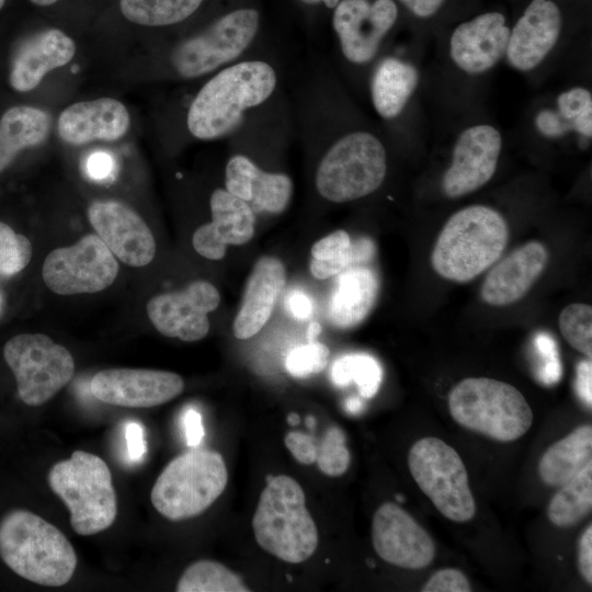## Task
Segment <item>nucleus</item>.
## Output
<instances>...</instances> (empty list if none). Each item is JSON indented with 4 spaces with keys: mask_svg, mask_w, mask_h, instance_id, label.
I'll return each instance as SVG.
<instances>
[{
    "mask_svg": "<svg viewBox=\"0 0 592 592\" xmlns=\"http://www.w3.org/2000/svg\"><path fill=\"white\" fill-rule=\"evenodd\" d=\"M277 83L274 68L263 60H246L225 67L193 99L186 116L197 139H218L234 132L243 114L266 101Z\"/></svg>",
    "mask_w": 592,
    "mask_h": 592,
    "instance_id": "1",
    "label": "nucleus"
},
{
    "mask_svg": "<svg viewBox=\"0 0 592 592\" xmlns=\"http://www.w3.org/2000/svg\"><path fill=\"white\" fill-rule=\"evenodd\" d=\"M0 558L21 578L45 587L68 583L77 567L76 551L64 533L23 509L0 520Z\"/></svg>",
    "mask_w": 592,
    "mask_h": 592,
    "instance_id": "2",
    "label": "nucleus"
},
{
    "mask_svg": "<svg viewBox=\"0 0 592 592\" xmlns=\"http://www.w3.org/2000/svg\"><path fill=\"white\" fill-rule=\"evenodd\" d=\"M509 240L503 216L486 205H471L453 214L442 228L431 254L443 278L466 283L490 267Z\"/></svg>",
    "mask_w": 592,
    "mask_h": 592,
    "instance_id": "3",
    "label": "nucleus"
},
{
    "mask_svg": "<svg viewBox=\"0 0 592 592\" xmlns=\"http://www.w3.org/2000/svg\"><path fill=\"white\" fill-rule=\"evenodd\" d=\"M252 528L262 549L289 563L309 559L319 542L304 490L286 475L269 479L260 494Z\"/></svg>",
    "mask_w": 592,
    "mask_h": 592,
    "instance_id": "4",
    "label": "nucleus"
},
{
    "mask_svg": "<svg viewBox=\"0 0 592 592\" xmlns=\"http://www.w3.org/2000/svg\"><path fill=\"white\" fill-rule=\"evenodd\" d=\"M447 405L457 424L499 442L522 437L534 421L520 390L488 377H467L455 384Z\"/></svg>",
    "mask_w": 592,
    "mask_h": 592,
    "instance_id": "5",
    "label": "nucleus"
},
{
    "mask_svg": "<svg viewBox=\"0 0 592 592\" xmlns=\"http://www.w3.org/2000/svg\"><path fill=\"white\" fill-rule=\"evenodd\" d=\"M48 485L70 512L72 530L83 536L109 528L117 515V498L107 464L98 455L75 451L56 463Z\"/></svg>",
    "mask_w": 592,
    "mask_h": 592,
    "instance_id": "6",
    "label": "nucleus"
},
{
    "mask_svg": "<svg viewBox=\"0 0 592 592\" xmlns=\"http://www.w3.org/2000/svg\"><path fill=\"white\" fill-rule=\"evenodd\" d=\"M228 473L223 456L192 449L174 457L158 476L150 493L153 508L170 521L192 519L224 492Z\"/></svg>",
    "mask_w": 592,
    "mask_h": 592,
    "instance_id": "7",
    "label": "nucleus"
},
{
    "mask_svg": "<svg viewBox=\"0 0 592 592\" xmlns=\"http://www.w3.org/2000/svg\"><path fill=\"white\" fill-rule=\"evenodd\" d=\"M387 171L386 150L368 132L339 138L323 155L316 172L318 193L333 203H345L375 192Z\"/></svg>",
    "mask_w": 592,
    "mask_h": 592,
    "instance_id": "8",
    "label": "nucleus"
},
{
    "mask_svg": "<svg viewBox=\"0 0 592 592\" xmlns=\"http://www.w3.org/2000/svg\"><path fill=\"white\" fill-rule=\"evenodd\" d=\"M410 474L421 491L446 519L464 523L476 514V503L465 464L441 439L418 440L408 455Z\"/></svg>",
    "mask_w": 592,
    "mask_h": 592,
    "instance_id": "9",
    "label": "nucleus"
},
{
    "mask_svg": "<svg viewBox=\"0 0 592 592\" xmlns=\"http://www.w3.org/2000/svg\"><path fill=\"white\" fill-rule=\"evenodd\" d=\"M3 357L14 374L20 399L41 406L52 399L72 378L71 353L42 333H21L7 341Z\"/></svg>",
    "mask_w": 592,
    "mask_h": 592,
    "instance_id": "10",
    "label": "nucleus"
},
{
    "mask_svg": "<svg viewBox=\"0 0 592 592\" xmlns=\"http://www.w3.org/2000/svg\"><path fill=\"white\" fill-rule=\"evenodd\" d=\"M260 15L254 9L229 12L200 34L181 42L171 54L174 70L192 79L237 59L252 43Z\"/></svg>",
    "mask_w": 592,
    "mask_h": 592,
    "instance_id": "11",
    "label": "nucleus"
},
{
    "mask_svg": "<svg viewBox=\"0 0 592 592\" xmlns=\"http://www.w3.org/2000/svg\"><path fill=\"white\" fill-rule=\"evenodd\" d=\"M118 274L115 255L98 235L90 234L69 247L53 250L42 267L46 286L58 295L98 293Z\"/></svg>",
    "mask_w": 592,
    "mask_h": 592,
    "instance_id": "12",
    "label": "nucleus"
},
{
    "mask_svg": "<svg viewBox=\"0 0 592 592\" xmlns=\"http://www.w3.org/2000/svg\"><path fill=\"white\" fill-rule=\"evenodd\" d=\"M220 303L212 283L197 280L184 289L153 296L146 306L152 326L168 338L185 342L203 339L209 331L208 314Z\"/></svg>",
    "mask_w": 592,
    "mask_h": 592,
    "instance_id": "13",
    "label": "nucleus"
},
{
    "mask_svg": "<svg viewBox=\"0 0 592 592\" xmlns=\"http://www.w3.org/2000/svg\"><path fill=\"white\" fill-rule=\"evenodd\" d=\"M372 543L384 561L403 569L426 568L436 554L429 533L394 502H385L375 511Z\"/></svg>",
    "mask_w": 592,
    "mask_h": 592,
    "instance_id": "14",
    "label": "nucleus"
},
{
    "mask_svg": "<svg viewBox=\"0 0 592 592\" xmlns=\"http://www.w3.org/2000/svg\"><path fill=\"white\" fill-rule=\"evenodd\" d=\"M397 15L392 0H341L334 7L332 25L344 57L353 64L372 60Z\"/></svg>",
    "mask_w": 592,
    "mask_h": 592,
    "instance_id": "15",
    "label": "nucleus"
},
{
    "mask_svg": "<svg viewBox=\"0 0 592 592\" xmlns=\"http://www.w3.org/2000/svg\"><path fill=\"white\" fill-rule=\"evenodd\" d=\"M92 395L100 401L128 408L166 403L184 389L179 374L145 368H107L91 379Z\"/></svg>",
    "mask_w": 592,
    "mask_h": 592,
    "instance_id": "16",
    "label": "nucleus"
},
{
    "mask_svg": "<svg viewBox=\"0 0 592 592\" xmlns=\"http://www.w3.org/2000/svg\"><path fill=\"white\" fill-rule=\"evenodd\" d=\"M502 147L500 133L490 125H476L458 137L442 187L452 198L483 186L494 174Z\"/></svg>",
    "mask_w": 592,
    "mask_h": 592,
    "instance_id": "17",
    "label": "nucleus"
},
{
    "mask_svg": "<svg viewBox=\"0 0 592 592\" xmlns=\"http://www.w3.org/2000/svg\"><path fill=\"white\" fill-rule=\"evenodd\" d=\"M88 218L101 240L125 264L141 267L152 261L153 235L129 206L117 201H95L89 206Z\"/></svg>",
    "mask_w": 592,
    "mask_h": 592,
    "instance_id": "18",
    "label": "nucleus"
},
{
    "mask_svg": "<svg viewBox=\"0 0 592 592\" xmlns=\"http://www.w3.org/2000/svg\"><path fill=\"white\" fill-rule=\"evenodd\" d=\"M212 221L200 226L193 234L195 251L208 259L220 260L228 246L247 243L254 235V212L248 203L217 189L210 195Z\"/></svg>",
    "mask_w": 592,
    "mask_h": 592,
    "instance_id": "19",
    "label": "nucleus"
},
{
    "mask_svg": "<svg viewBox=\"0 0 592 592\" xmlns=\"http://www.w3.org/2000/svg\"><path fill=\"white\" fill-rule=\"evenodd\" d=\"M562 26L551 0H533L510 31L506 58L512 67L528 71L538 66L558 41Z\"/></svg>",
    "mask_w": 592,
    "mask_h": 592,
    "instance_id": "20",
    "label": "nucleus"
},
{
    "mask_svg": "<svg viewBox=\"0 0 592 592\" xmlns=\"http://www.w3.org/2000/svg\"><path fill=\"white\" fill-rule=\"evenodd\" d=\"M510 30L499 12H487L459 24L449 41V53L462 70L477 75L492 68L505 54Z\"/></svg>",
    "mask_w": 592,
    "mask_h": 592,
    "instance_id": "21",
    "label": "nucleus"
},
{
    "mask_svg": "<svg viewBox=\"0 0 592 592\" xmlns=\"http://www.w3.org/2000/svg\"><path fill=\"white\" fill-rule=\"evenodd\" d=\"M547 261L548 251L542 242L524 243L489 271L481 285V298L496 307L520 300L542 275Z\"/></svg>",
    "mask_w": 592,
    "mask_h": 592,
    "instance_id": "22",
    "label": "nucleus"
},
{
    "mask_svg": "<svg viewBox=\"0 0 592 592\" xmlns=\"http://www.w3.org/2000/svg\"><path fill=\"white\" fill-rule=\"evenodd\" d=\"M129 123V113L122 102L101 98L66 107L58 117L57 130L64 141L83 145L117 140L126 134Z\"/></svg>",
    "mask_w": 592,
    "mask_h": 592,
    "instance_id": "23",
    "label": "nucleus"
},
{
    "mask_svg": "<svg viewBox=\"0 0 592 592\" xmlns=\"http://www.w3.org/2000/svg\"><path fill=\"white\" fill-rule=\"evenodd\" d=\"M225 186L258 213L281 214L287 208L293 194V182L288 175L263 171L242 155L228 160Z\"/></svg>",
    "mask_w": 592,
    "mask_h": 592,
    "instance_id": "24",
    "label": "nucleus"
},
{
    "mask_svg": "<svg viewBox=\"0 0 592 592\" xmlns=\"http://www.w3.org/2000/svg\"><path fill=\"white\" fill-rule=\"evenodd\" d=\"M285 282L286 271L280 259L265 255L254 263L246 283L240 309L232 322V332L237 339H249L264 327Z\"/></svg>",
    "mask_w": 592,
    "mask_h": 592,
    "instance_id": "25",
    "label": "nucleus"
},
{
    "mask_svg": "<svg viewBox=\"0 0 592 592\" xmlns=\"http://www.w3.org/2000/svg\"><path fill=\"white\" fill-rule=\"evenodd\" d=\"M75 53L73 41L58 29H47L32 35L13 57L10 86L19 92L35 89L49 71L67 65Z\"/></svg>",
    "mask_w": 592,
    "mask_h": 592,
    "instance_id": "26",
    "label": "nucleus"
},
{
    "mask_svg": "<svg viewBox=\"0 0 592 592\" xmlns=\"http://www.w3.org/2000/svg\"><path fill=\"white\" fill-rule=\"evenodd\" d=\"M337 276L328 304V319L335 328H354L368 316L376 303L377 275L368 266L352 264Z\"/></svg>",
    "mask_w": 592,
    "mask_h": 592,
    "instance_id": "27",
    "label": "nucleus"
},
{
    "mask_svg": "<svg viewBox=\"0 0 592 592\" xmlns=\"http://www.w3.org/2000/svg\"><path fill=\"white\" fill-rule=\"evenodd\" d=\"M592 464V426L583 424L550 445L538 464V475L549 487H560Z\"/></svg>",
    "mask_w": 592,
    "mask_h": 592,
    "instance_id": "28",
    "label": "nucleus"
},
{
    "mask_svg": "<svg viewBox=\"0 0 592 592\" xmlns=\"http://www.w3.org/2000/svg\"><path fill=\"white\" fill-rule=\"evenodd\" d=\"M52 118L44 110L18 105L0 118V172L24 149L41 145L48 136Z\"/></svg>",
    "mask_w": 592,
    "mask_h": 592,
    "instance_id": "29",
    "label": "nucleus"
},
{
    "mask_svg": "<svg viewBox=\"0 0 592 592\" xmlns=\"http://www.w3.org/2000/svg\"><path fill=\"white\" fill-rule=\"evenodd\" d=\"M418 82V70L411 64L395 57L383 59L371 82L372 101L376 112L388 119L398 116Z\"/></svg>",
    "mask_w": 592,
    "mask_h": 592,
    "instance_id": "30",
    "label": "nucleus"
},
{
    "mask_svg": "<svg viewBox=\"0 0 592 592\" xmlns=\"http://www.w3.org/2000/svg\"><path fill=\"white\" fill-rule=\"evenodd\" d=\"M535 125L546 137H560L574 130L585 137L592 135V95L584 88L576 87L560 93L557 111L544 109L535 117Z\"/></svg>",
    "mask_w": 592,
    "mask_h": 592,
    "instance_id": "31",
    "label": "nucleus"
},
{
    "mask_svg": "<svg viewBox=\"0 0 592 592\" xmlns=\"http://www.w3.org/2000/svg\"><path fill=\"white\" fill-rule=\"evenodd\" d=\"M559 488L549 501L547 516L557 527H572L592 509V464Z\"/></svg>",
    "mask_w": 592,
    "mask_h": 592,
    "instance_id": "32",
    "label": "nucleus"
},
{
    "mask_svg": "<svg viewBox=\"0 0 592 592\" xmlns=\"http://www.w3.org/2000/svg\"><path fill=\"white\" fill-rule=\"evenodd\" d=\"M203 0H119L123 15L133 23L164 26L187 19Z\"/></svg>",
    "mask_w": 592,
    "mask_h": 592,
    "instance_id": "33",
    "label": "nucleus"
},
{
    "mask_svg": "<svg viewBox=\"0 0 592 592\" xmlns=\"http://www.w3.org/2000/svg\"><path fill=\"white\" fill-rule=\"evenodd\" d=\"M178 592H249L241 578L229 568L213 560L190 565L180 577Z\"/></svg>",
    "mask_w": 592,
    "mask_h": 592,
    "instance_id": "34",
    "label": "nucleus"
},
{
    "mask_svg": "<svg viewBox=\"0 0 592 592\" xmlns=\"http://www.w3.org/2000/svg\"><path fill=\"white\" fill-rule=\"evenodd\" d=\"M310 254V273L327 280L353 264V242L345 230L339 229L316 241Z\"/></svg>",
    "mask_w": 592,
    "mask_h": 592,
    "instance_id": "35",
    "label": "nucleus"
},
{
    "mask_svg": "<svg viewBox=\"0 0 592 592\" xmlns=\"http://www.w3.org/2000/svg\"><path fill=\"white\" fill-rule=\"evenodd\" d=\"M382 379L383 369L378 361L367 354L341 356L331 367V380L334 385L346 386L354 382L365 398H371L377 392Z\"/></svg>",
    "mask_w": 592,
    "mask_h": 592,
    "instance_id": "36",
    "label": "nucleus"
},
{
    "mask_svg": "<svg viewBox=\"0 0 592 592\" xmlns=\"http://www.w3.org/2000/svg\"><path fill=\"white\" fill-rule=\"evenodd\" d=\"M559 329L566 341L588 358L592 357V307L573 303L559 315Z\"/></svg>",
    "mask_w": 592,
    "mask_h": 592,
    "instance_id": "37",
    "label": "nucleus"
},
{
    "mask_svg": "<svg viewBox=\"0 0 592 592\" xmlns=\"http://www.w3.org/2000/svg\"><path fill=\"white\" fill-rule=\"evenodd\" d=\"M315 462L319 470L329 477L342 476L349 469L351 454L341 429L333 426L326 431L317 446Z\"/></svg>",
    "mask_w": 592,
    "mask_h": 592,
    "instance_id": "38",
    "label": "nucleus"
},
{
    "mask_svg": "<svg viewBox=\"0 0 592 592\" xmlns=\"http://www.w3.org/2000/svg\"><path fill=\"white\" fill-rule=\"evenodd\" d=\"M32 258L31 241L0 221V275L12 276L21 272Z\"/></svg>",
    "mask_w": 592,
    "mask_h": 592,
    "instance_id": "39",
    "label": "nucleus"
},
{
    "mask_svg": "<svg viewBox=\"0 0 592 592\" xmlns=\"http://www.w3.org/2000/svg\"><path fill=\"white\" fill-rule=\"evenodd\" d=\"M328 357L329 349L327 345L309 341L307 344L299 345L288 353L285 360V368L294 377H309L325 369Z\"/></svg>",
    "mask_w": 592,
    "mask_h": 592,
    "instance_id": "40",
    "label": "nucleus"
},
{
    "mask_svg": "<svg viewBox=\"0 0 592 592\" xmlns=\"http://www.w3.org/2000/svg\"><path fill=\"white\" fill-rule=\"evenodd\" d=\"M471 584L464 572L445 568L434 572L421 588L422 592H470Z\"/></svg>",
    "mask_w": 592,
    "mask_h": 592,
    "instance_id": "41",
    "label": "nucleus"
},
{
    "mask_svg": "<svg viewBox=\"0 0 592 592\" xmlns=\"http://www.w3.org/2000/svg\"><path fill=\"white\" fill-rule=\"evenodd\" d=\"M284 442L287 449L298 463L303 465L315 463L317 445L311 435L292 431L286 434Z\"/></svg>",
    "mask_w": 592,
    "mask_h": 592,
    "instance_id": "42",
    "label": "nucleus"
},
{
    "mask_svg": "<svg viewBox=\"0 0 592 592\" xmlns=\"http://www.w3.org/2000/svg\"><path fill=\"white\" fill-rule=\"evenodd\" d=\"M535 344L540 355L547 361L542 372L543 380L547 383L558 380L561 374V365L558 360L554 339H551L547 333L540 332L535 338Z\"/></svg>",
    "mask_w": 592,
    "mask_h": 592,
    "instance_id": "43",
    "label": "nucleus"
},
{
    "mask_svg": "<svg viewBox=\"0 0 592 592\" xmlns=\"http://www.w3.org/2000/svg\"><path fill=\"white\" fill-rule=\"evenodd\" d=\"M126 455L130 463H141L146 452L147 443L144 426L137 421H130L125 428Z\"/></svg>",
    "mask_w": 592,
    "mask_h": 592,
    "instance_id": "44",
    "label": "nucleus"
},
{
    "mask_svg": "<svg viewBox=\"0 0 592 592\" xmlns=\"http://www.w3.org/2000/svg\"><path fill=\"white\" fill-rule=\"evenodd\" d=\"M578 569L583 580L592 584V525L582 532L578 542Z\"/></svg>",
    "mask_w": 592,
    "mask_h": 592,
    "instance_id": "45",
    "label": "nucleus"
},
{
    "mask_svg": "<svg viewBox=\"0 0 592 592\" xmlns=\"http://www.w3.org/2000/svg\"><path fill=\"white\" fill-rule=\"evenodd\" d=\"M182 425L186 444L190 447L198 446L204 437L201 413L193 408H189L182 415Z\"/></svg>",
    "mask_w": 592,
    "mask_h": 592,
    "instance_id": "46",
    "label": "nucleus"
},
{
    "mask_svg": "<svg viewBox=\"0 0 592 592\" xmlns=\"http://www.w3.org/2000/svg\"><path fill=\"white\" fill-rule=\"evenodd\" d=\"M113 158L103 151L90 155L86 162L87 173L96 181L107 179L113 172Z\"/></svg>",
    "mask_w": 592,
    "mask_h": 592,
    "instance_id": "47",
    "label": "nucleus"
},
{
    "mask_svg": "<svg viewBox=\"0 0 592 592\" xmlns=\"http://www.w3.org/2000/svg\"><path fill=\"white\" fill-rule=\"evenodd\" d=\"M592 363L591 358L581 361L577 366L576 388L581 400L591 408L592 392Z\"/></svg>",
    "mask_w": 592,
    "mask_h": 592,
    "instance_id": "48",
    "label": "nucleus"
},
{
    "mask_svg": "<svg viewBox=\"0 0 592 592\" xmlns=\"http://www.w3.org/2000/svg\"><path fill=\"white\" fill-rule=\"evenodd\" d=\"M286 305L292 315L300 320L307 319L312 312V303L310 298L299 292H293L288 298H286Z\"/></svg>",
    "mask_w": 592,
    "mask_h": 592,
    "instance_id": "49",
    "label": "nucleus"
},
{
    "mask_svg": "<svg viewBox=\"0 0 592 592\" xmlns=\"http://www.w3.org/2000/svg\"><path fill=\"white\" fill-rule=\"evenodd\" d=\"M410 12L420 18L433 15L445 0H399Z\"/></svg>",
    "mask_w": 592,
    "mask_h": 592,
    "instance_id": "50",
    "label": "nucleus"
},
{
    "mask_svg": "<svg viewBox=\"0 0 592 592\" xmlns=\"http://www.w3.org/2000/svg\"><path fill=\"white\" fill-rule=\"evenodd\" d=\"M374 253V243L368 238H361L358 241L353 242V264L369 261Z\"/></svg>",
    "mask_w": 592,
    "mask_h": 592,
    "instance_id": "51",
    "label": "nucleus"
},
{
    "mask_svg": "<svg viewBox=\"0 0 592 592\" xmlns=\"http://www.w3.org/2000/svg\"><path fill=\"white\" fill-rule=\"evenodd\" d=\"M321 327L317 322H312L308 328V339L309 341H314L315 338L320 333Z\"/></svg>",
    "mask_w": 592,
    "mask_h": 592,
    "instance_id": "52",
    "label": "nucleus"
},
{
    "mask_svg": "<svg viewBox=\"0 0 592 592\" xmlns=\"http://www.w3.org/2000/svg\"><path fill=\"white\" fill-rule=\"evenodd\" d=\"M301 1L308 4H316L319 2H323L326 7L328 8H334L341 0H301Z\"/></svg>",
    "mask_w": 592,
    "mask_h": 592,
    "instance_id": "53",
    "label": "nucleus"
},
{
    "mask_svg": "<svg viewBox=\"0 0 592 592\" xmlns=\"http://www.w3.org/2000/svg\"><path fill=\"white\" fill-rule=\"evenodd\" d=\"M348 410L351 412H357L361 408V401L356 398H352L348 400L346 403Z\"/></svg>",
    "mask_w": 592,
    "mask_h": 592,
    "instance_id": "54",
    "label": "nucleus"
},
{
    "mask_svg": "<svg viewBox=\"0 0 592 592\" xmlns=\"http://www.w3.org/2000/svg\"><path fill=\"white\" fill-rule=\"evenodd\" d=\"M32 3L36 4V5H39V7H46V5H50V4H54L55 2H57L58 0H30Z\"/></svg>",
    "mask_w": 592,
    "mask_h": 592,
    "instance_id": "55",
    "label": "nucleus"
},
{
    "mask_svg": "<svg viewBox=\"0 0 592 592\" xmlns=\"http://www.w3.org/2000/svg\"><path fill=\"white\" fill-rule=\"evenodd\" d=\"M287 422L289 425H296L299 423V417L296 413H289L287 417Z\"/></svg>",
    "mask_w": 592,
    "mask_h": 592,
    "instance_id": "56",
    "label": "nucleus"
},
{
    "mask_svg": "<svg viewBox=\"0 0 592 592\" xmlns=\"http://www.w3.org/2000/svg\"><path fill=\"white\" fill-rule=\"evenodd\" d=\"M4 305H5L4 295H3L2 291L0 289V318L3 315Z\"/></svg>",
    "mask_w": 592,
    "mask_h": 592,
    "instance_id": "57",
    "label": "nucleus"
},
{
    "mask_svg": "<svg viewBox=\"0 0 592 592\" xmlns=\"http://www.w3.org/2000/svg\"><path fill=\"white\" fill-rule=\"evenodd\" d=\"M306 423H307L308 428H314L316 421H315L314 417L310 415V417L307 418Z\"/></svg>",
    "mask_w": 592,
    "mask_h": 592,
    "instance_id": "58",
    "label": "nucleus"
},
{
    "mask_svg": "<svg viewBox=\"0 0 592 592\" xmlns=\"http://www.w3.org/2000/svg\"><path fill=\"white\" fill-rule=\"evenodd\" d=\"M5 0H0V9L3 7Z\"/></svg>",
    "mask_w": 592,
    "mask_h": 592,
    "instance_id": "59",
    "label": "nucleus"
}]
</instances>
